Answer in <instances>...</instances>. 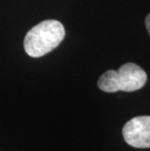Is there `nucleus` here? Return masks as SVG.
Returning a JSON list of instances; mask_svg holds the SVG:
<instances>
[{"mask_svg":"<svg viewBox=\"0 0 150 151\" xmlns=\"http://www.w3.org/2000/svg\"><path fill=\"white\" fill-rule=\"evenodd\" d=\"M65 35L62 22L56 20L43 21L28 30L24 42V50L28 56L40 58L56 49Z\"/></svg>","mask_w":150,"mask_h":151,"instance_id":"nucleus-1","label":"nucleus"},{"mask_svg":"<svg viewBox=\"0 0 150 151\" xmlns=\"http://www.w3.org/2000/svg\"><path fill=\"white\" fill-rule=\"evenodd\" d=\"M123 137L129 145L136 148H150V116H138L128 121Z\"/></svg>","mask_w":150,"mask_h":151,"instance_id":"nucleus-2","label":"nucleus"},{"mask_svg":"<svg viewBox=\"0 0 150 151\" xmlns=\"http://www.w3.org/2000/svg\"><path fill=\"white\" fill-rule=\"evenodd\" d=\"M119 91L133 92L141 89L147 81V75L141 67L136 63H128L117 71Z\"/></svg>","mask_w":150,"mask_h":151,"instance_id":"nucleus-3","label":"nucleus"},{"mask_svg":"<svg viewBox=\"0 0 150 151\" xmlns=\"http://www.w3.org/2000/svg\"><path fill=\"white\" fill-rule=\"evenodd\" d=\"M98 86L105 93H115L119 91L117 81V71L110 69L104 72L98 81Z\"/></svg>","mask_w":150,"mask_h":151,"instance_id":"nucleus-4","label":"nucleus"},{"mask_svg":"<svg viewBox=\"0 0 150 151\" xmlns=\"http://www.w3.org/2000/svg\"><path fill=\"white\" fill-rule=\"evenodd\" d=\"M145 24H146V28H147V31L150 35V14L146 17L145 19Z\"/></svg>","mask_w":150,"mask_h":151,"instance_id":"nucleus-5","label":"nucleus"}]
</instances>
